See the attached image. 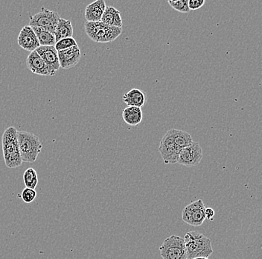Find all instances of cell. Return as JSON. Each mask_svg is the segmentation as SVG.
Listing matches in <instances>:
<instances>
[{
  "mask_svg": "<svg viewBox=\"0 0 262 259\" xmlns=\"http://www.w3.org/2000/svg\"><path fill=\"white\" fill-rule=\"evenodd\" d=\"M18 131L10 126L5 130L2 137L3 158L8 168H16L22 165L23 160L18 144Z\"/></svg>",
  "mask_w": 262,
  "mask_h": 259,
  "instance_id": "6da1fadb",
  "label": "cell"
},
{
  "mask_svg": "<svg viewBox=\"0 0 262 259\" xmlns=\"http://www.w3.org/2000/svg\"><path fill=\"white\" fill-rule=\"evenodd\" d=\"M187 259L204 257L209 258L213 253L212 242L209 237L196 231H191L185 234Z\"/></svg>",
  "mask_w": 262,
  "mask_h": 259,
  "instance_id": "7a4b0ae2",
  "label": "cell"
},
{
  "mask_svg": "<svg viewBox=\"0 0 262 259\" xmlns=\"http://www.w3.org/2000/svg\"><path fill=\"white\" fill-rule=\"evenodd\" d=\"M18 144L23 162L34 163L42 148L40 138L35 134L26 131L18 132Z\"/></svg>",
  "mask_w": 262,
  "mask_h": 259,
  "instance_id": "3957f363",
  "label": "cell"
},
{
  "mask_svg": "<svg viewBox=\"0 0 262 259\" xmlns=\"http://www.w3.org/2000/svg\"><path fill=\"white\" fill-rule=\"evenodd\" d=\"M85 32L91 40L96 43L114 42L122 33V28L114 27L102 22H88L84 24Z\"/></svg>",
  "mask_w": 262,
  "mask_h": 259,
  "instance_id": "277c9868",
  "label": "cell"
},
{
  "mask_svg": "<svg viewBox=\"0 0 262 259\" xmlns=\"http://www.w3.org/2000/svg\"><path fill=\"white\" fill-rule=\"evenodd\" d=\"M163 259H187L184 239L177 235L167 237L160 247Z\"/></svg>",
  "mask_w": 262,
  "mask_h": 259,
  "instance_id": "5b68a950",
  "label": "cell"
},
{
  "mask_svg": "<svg viewBox=\"0 0 262 259\" xmlns=\"http://www.w3.org/2000/svg\"><path fill=\"white\" fill-rule=\"evenodd\" d=\"M60 18L55 11L42 7L40 12L31 16L29 26L31 27L42 28L54 34Z\"/></svg>",
  "mask_w": 262,
  "mask_h": 259,
  "instance_id": "8992f818",
  "label": "cell"
},
{
  "mask_svg": "<svg viewBox=\"0 0 262 259\" xmlns=\"http://www.w3.org/2000/svg\"><path fill=\"white\" fill-rule=\"evenodd\" d=\"M180 151L181 150L175 144L174 129H170L163 136L159 147V152L161 154L164 163L165 165L178 163Z\"/></svg>",
  "mask_w": 262,
  "mask_h": 259,
  "instance_id": "52a82bcc",
  "label": "cell"
},
{
  "mask_svg": "<svg viewBox=\"0 0 262 259\" xmlns=\"http://www.w3.org/2000/svg\"><path fill=\"white\" fill-rule=\"evenodd\" d=\"M205 210H206V206L202 200L192 202L183 209L182 219L188 225L201 226L206 220Z\"/></svg>",
  "mask_w": 262,
  "mask_h": 259,
  "instance_id": "ba28073f",
  "label": "cell"
},
{
  "mask_svg": "<svg viewBox=\"0 0 262 259\" xmlns=\"http://www.w3.org/2000/svg\"><path fill=\"white\" fill-rule=\"evenodd\" d=\"M203 158V150L199 143L193 142L191 145L182 149L178 162L186 167H194L201 163Z\"/></svg>",
  "mask_w": 262,
  "mask_h": 259,
  "instance_id": "9c48e42d",
  "label": "cell"
},
{
  "mask_svg": "<svg viewBox=\"0 0 262 259\" xmlns=\"http://www.w3.org/2000/svg\"><path fill=\"white\" fill-rule=\"evenodd\" d=\"M37 53L40 55L41 58L48 67L49 75L54 76L57 74L60 69V62H59L58 53L55 47H40L37 48Z\"/></svg>",
  "mask_w": 262,
  "mask_h": 259,
  "instance_id": "30bf717a",
  "label": "cell"
},
{
  "mask_svg": "<svg viewBox=\"0 0 262 259\" xmlns=\"http://www.w3.org/2000/svg\"><path fill=\"white\" fill-rule=\"evenodd\" d=\"M18 44L24 50L32 52L40 47L35 32L30 26L22 28L17 38Z\"/></svg>",
  "mask_w": 262,
  "mask_h": 259,
  "instance_id": "8fae6325",
  "label": "cell"
},
{
  "mask_svg": "<svg viewBox=\"0 0 262 259\" xmlns=\"http://www.w3.org/2000/svg\"><path fill=\"white\" fill-rule=\"evenodd\" d=\"M57 53L60 66L63 69H70L76 66L81 60V50L78 46L67 50L58 51Z\"/></svg>",
  "mask_w": 262,
  "mask_h": 259,
  "instance_id": "7c38bea8",
  "label": "cell"
},
{
  "mask_svg": "<svg viewBox=\"0 0 262 259\" xmlns=\"http://www.w3.org/2000/svg\"><path fill=\"white\" fill-rule=\"evenodd\" d=\"M26 65L29 70L34 74L49 75L48 67L36 50L29 54L26 59Z\"/></svg>",
  "mask_w": 262,
  "mask_h": 259,
  "instance_id": "4fadbf2b",
  "label": "cell"
},
{
  "mask_svg": "<svg viewBox=\"0 0 262 259\" xmlns=\"http://www.w3.org/2000/svg\"><path fill=\"white\" fill-rule=\"evenodd\" d=\"M104 0H96L90 3L85 9V18L88 22H100L106 9Z\"/></svg>",
  "mask_w": 262,
  "mask_h": 259,
  "instance_id": "5bb4252c",
  "label": "cell"
},
{
  "mask_svg": "<svg viewBox=\"0 0 262 259\" xmlns=\"http://www.w3.org/2000/svg\"><path fill=\"white\" fill-rule=\"evenodd\" d=\"M123 101L127 106L142 108L147 103V95L144 91L137 88H133L123 95Z\"/></svg>",
  "mask_w": 262,
  "mask_h": 259,
  "instance_id": "9a60e30c",
  "label": "cell"
},
{
  "mask_svg": "<svg viewBox=\"0 0 262 259\" xmlns=\"http://www.w3.org/2000/svg\"><path fill=\"white\" fill-rule=\"evenodd\" d=\"M101 22L107 26L122 28V19L120 11L113 6H106Z\"/></svg>",
  "mask_w": 262,
  "mask_h": 259,
  "instance_id": "2e32d148",
  "label": "cell"
},
{
  "mask_svg": "<svg viewBox=\"0 0 262 259\" xmlns=\"http://www.w3.org/2000/svg\"><path fill=\"white\" fill-rule=\"evenodd\" d=\"M122 117L127 125L137 126L142 122L143 112L141 108L127 106L123 111Z\"/></svg>",
  "mask_w": 262,
  "mask_h": 259,
  "instance_id": "e0dca14e",
  "label": "cell"
},
{
  "mask_svg": "<svg viewBox=\"0 0 262 259\" xmlns=\"http://www.w3.org/2000/svg\"><path fill=\"white\" fill-rule=\"evenodd\" d=\"M54 35L56 43L62 39L73 37V27L71 21L60 18Z\"/></svg>",
  "mask_w": 262,
  "mask_h": 259,
  "instance_id": "ac0fdd59",
  "label": "cell"
},
{
  "mask_svg": "<svg viewBox=\"0 0 262 259\" xmlns=\"http://www.w3.org/2000/svg\"><path fill=\"white\" fill-rule=\"evenodd\" d=\"M32 29L35 32L41 47H55L56 41L53 34L42 28L32 27Z\"/></svg>",
  "mask_w": 262,
  "mask_h": 259,
  "instance_id": "d6986e66",
  "label": "cell"
},
{
  "mask_svg": "<svg viewBox=\"0 0 262 259\" xmlns=\"http://www.w3.org/2000/svg\"><path fill=\"white\" fill-rule=\"evenodd\" d=\"M174 142L177 147L182 150L192 144V137L187 132L174 129Z\"/></svg>",
  "mask_w": 262,
  "mask_h": 259,
  "instance_id": "ffe728a7",
  "label": "cell"
},
{
  "mask_svg": "<svg viewBox=\"0 0 262 259\" xmlns=\"http://www.w3.org/2000/svg\"><path fill=\"white\" fill-rule=\"evenodd\" d=\"M24 181L26 188L35 190L38 184V177L37 172L34 168L30 167L24 172Z\"/></svg>",
  "mask_w": 262,
  "mask_h": 259,
  "instance_id": "44dd1931",
  "label": "cell"
},
{
  "mask_svg": "<svg viewBox=\"0 0 262 259\" xmlns=\"http://www.w3.org/2000/svg\"><path fill=\"white\" fill-rule=\"evenodd\" d=\"M168 3L171 6L172 9L179 12L188 13L190 11L188 8V0H173V1L169 0Z\"/></svg>",
  "mask_w": 262,
  "mask_h": 259,
  "instance_id": "7402d4cb",
  "label": "cell"
},
{
  "mask_svg": "<svg viewBox=\"0 0 262 259\" xmlns=\"http://www.w3.org/2000/svg\"><path fill=\"white\" fill-rule=\"evenodd\" d=\"M78 46L76 41L73 37H67V38L62 39L55 44V47L57 52L60 50H67L71 47Z\"/></svg>",
  "mask_w": 262,
  "mask_h": 259,
  "instance_id": "603a6c76",
  "label": "cell"
},
{
  "mask_svg": "<svg viewBox=\"0 0 262 259\" xmlns=\"http://www.w3.org/2000/svg\"><path fill=\"white\" fill-rule=\"evenodd\" d=\"M20 196L24 203H31L35 200L36 196H37V192H36L35 190L26 188L22 191Z\"/></svg>",
  "mask_w": 262,
  "mask_h": 259,
  "instance_id": "cb8c5ba5",
  "label": "cell"
},
{
  "mask_svg": "<svg viewBox=\"0 0 262 259\" xmlns=\"http://www.w3.org/2000/svg\"><path fill=\"white\" fill-rule=\"evenodd\" d=\"M205 0H188V8L190 10L195 11L201 9L205 4Z\"/></svg>",
  "mask_w": 262,
  "mask_h": 259,
  "instance_id": "d4e9b609",
  "label": "cell"
},
{
  "mask_svg": "<svg viewBox=\"0 0 262 259\" xmlns=\"http://www.w3.org/2000/svg\"><path fill=\"white\" fill-rule=\"evenodd\" d=\"M205 215H206V219L209 220V221H212L213 217L214 216V210L212 208H206Z\"/></svg>",
  "mask_w": 262,
  "mask_h": 259,
  "instance_id": "484cf974",
  "label": "cell"
},
{
  "mask_svg": "<svg viewBox=\"0 0 262 259\" xmlns=\"http://www.w3.org/2000/svg\"><path fill=\"white\" fill-rule=\"evenodd\" d=\"M193 259H209V258H204V257H200V258H195Z\"/></svg>",
  "mask_w": 262,
  "mask_h": 259,
  "instance_id": "4316f807",
  "label": "cell"
}]
</instances>
